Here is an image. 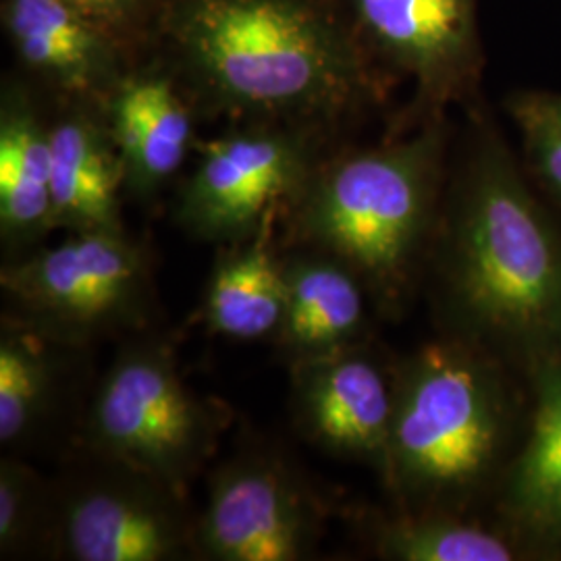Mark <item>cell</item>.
<instances>
[{"mask_svg": "<svg viewBox=\"0 0 561 561\" xmlns=\"http://www.w3.org/2000/svg\"><path fill=\"white\" fill-rule=\"evenodd\" d=\"M291 414L306 442L322 451L387 472L393 419V366L362 341L317 358L296 362Z\"/></svg>", "mask_w": 561, "mask_h": 561, "instance_id": "cell-12", "label": "cell"}, {"mask_svg": "<svg viewBox=\"0 0 561 561\" xmlns=\"http://www.w3.org/2000/svg\"><path fill=\"white\" fill-rule=\"evenodd\" d=\"M90 347L53 340L2 314L0 449L7 456L69 454L80 442L92 382Z\"/></svg>", "mask_w": 561, "mask_h": 561, "instance_id": "cell-11", "label": "cell"}, {"mask_svg": "<svg viewBox=\"0 0 561 561\" xmlns=\"http://www.w3.org/2000/svg\"><path fill=\"white\" fill-rule=\"evenodd\" d=\"M507 366L439 335L393 364L385 486L398 512L466 516L502 482L516 431Z\"/></svg>", "mask_w": 561, "mask_h": 561, "instance_id": "cell-4", "label": "cell"}, {"mask_svg": "<svg viewBox=\"0 0 561 561\" xmlns=\"http://www.w3.org/2000/svg\"><path fill=\"white\" fill-rule=\"evenodd\" d=\"M101 108L119 152L125 196L157 201L198 146L196 106L169 65L148 50L123 71Z\"/></svg>", "mask_w": 561, "mask_h": 561, "instance_id": "cell-14", "label": "cell"}, {"mask_svg": "<svg viewBox=\"0 0 561 561\" xmlns=\"http://www.w3.org/2000/svg\"><path fill=\"white\" fill-rule=\"evenodd\" d=\"M335 134L285 123H236L198 141V161L173 202V222L202 243L250 240L279 225Z\"/></svg>", "mask_w": 561, "mask_h": 561, "instance_id": "cell-7", "label": "cell"}, {"mask_svg": "<svg viewBox=\"0 0 561 561\" xmlns=\"http://www.w3.org/2000/svg\"><path fill=\"white\" fill-rule=\"evenodd\" d=\"M507 111L533 178L561 206V94L518 92L510 96Z\"/></svg>", "mask_w": 561, "mask_h": 561, "instance_id": "cell-22", "label": "cell"}, {"mask_svg": "<svg viewBox=\"0 0 561 561\" xmlns=\"http://www.w3.org/2000/svg\"><path fill=\"white\" fill-rule=\"evenodd\" d=\"M285 317L273 340L287 366L368 341L373 306L356 273L312 248H280Z\"/></svg>", "mask_w": 561, "mask_h": 561, "instance_id": "cell-18", "label": "cell"}, {"mask_svg": "<svg viewBox=\"0 0 561 561\" xmlns=\"http://www.w3.org/2000/svg\"><path fill=\"white\" fill-rule=\"evenodd\" d=\"M424 280L443 335L526 375L560 354V227L491 129L447 178Z\"/></svg>", "mask_w": 561, "mask_h": 561, "instance_id": "cell-2", "label": "cell"}, {"mask_svg": "<svg viewBox=\"0 0 561 561\" xmlns=\"http://www.w3.org/2000/svg\"><path fill=\"white\" fill-rule=\"evenodd\" d=\"M366 59L387 80L414 81L401 131L445 119L481 78L479 0H331Z\"/></svg>", "mask_w": 561, "mask_h": 561, "instance_id": "cell-9", "label": "cell"}, {"mask_svg": "<svg viewBox=\"0 0 561 561\" xmlns=\"http://www.w3.org/2000/svg\"><path fill=\"white\" fill-rule=\"evenodd\" d=\"M55 479L48 558L183 561L198 556V512L185 491L125 461L76 447Z\"/></svg>", "mask_w": 561, "mask_h": 561, "instance_id": "cell-8", "label": "cell"}, {"mask_svg": "<svg viewBox=\"0 0 561 561\" xmlns=\"http://www.w3.org/2000/svg\"><path fill=\"white\" fill-rule=\"evenodd\" d=\"M57 484L30 460L0 456V560L48 558Z\"/></svg>", "mask_w": 561, "mask_h": 561, "instance_id": "cell-21", "label": "cell"}, {"mask_svg": "<svg viewBox=\"0 0 561 561\" xmlns=\"http://www.w3.org/2000/svg\"><path fill=\"white\" fill-rule=\"evenodd\" d=\"M50 101L21 73L0 83V254L21 261L46 245L53 222Z\"/></svg>", "mask_w": 561, "mask_h": 561, "instance_id": "cell-15", "label": "cell"}, {"mask_svg": "<svg viewBox=\"0 0 561 561\" xmlns=\"http://www.w3.org/2000/svg\"><path fill=\"white\" fill-rule=\"evenodd\" d=\"M196 535L201 560H310L324 535V505L280 451L240 445L210 472Z\"/></svg>", "mask_w": 561, "mask_h": 561, "instance_id": "cell-10", "label": "cell"}, {"mask_svg": "<svg viewBox=\"0 0 561 561\" xmlns=\"http://www.w3.org/2000/svg\"><path fill=\"white\" fill-rule=\"evenodd\" d=\"M50 150L55 231H125V173L101 104L50 101Z\"/></svg>", "mask_w": 561, "mask_h": 561, "instance_id": "cell-16", "label": "cell"}, {"mask_svg": "<svg viewBox=\"0 0 561 561\" xmlns=\"http://www.w3.org/2000/svg\"><path fill=\"white\" fill-rule=\"evenodd\" d=\"M370 535L375 553L391 561H514L522 551L516 539L447 512H398Z\"/></svg>", "mask_w": 561, "mask_h": 561, "instance_id": "cell-20", "label": "cell"}, {"mask_svg": "<svg viewBox=\"0 0 561 561\" xmlns=\"http://www.w3.org/2000/svg\"><path fill=\"white\" fill-rule=\"evenodd\" d=\"M285 300L279 225H271L250 240L219 245L202 321L225 340L273 341L285 317Z\"/></svg>", "mask_w": 561, "mask_h": 561, "instance_id": "cell-19", "label": "cell"}, {"mask_svg": "<svg viewBox=\"0 0 561 561\" xmlns=\"http://www.w3.org/2000/svg\"><path fill=\"white\" fill-rule=\"evenodd\" d=\"M445 119L368 148H329L279 222L280 248L350 266L385 319L422 285L447 183Z\"/></svg>", "mask_w": 561, "mask_h": 561, "instance_id": "cell-3", "label": "cell"}, {"mask_svg": "<svg viewBox=\"0 0 561 561\" xmlns=\"http://www.w3.org/2000/svg\"><path fill=\"white\" fill-rule=\"evenodd\" d=\"M0 23L21 76L50 101L102 104L140 59L69 0H0Z\"/></svg>", "mask_w": 561, "mask_h": 561, "instance_id": "cell-13", "label": "cell"}, {"mask_svg": "<svg viewBox=\"0 0 561 561\" xmlns=\"http://www.w3.org/2000/svg\"><path fill=\"white\" fill-rule=\"evenodd\" d=\"M150 53L202 121L231 125L337 134L385 85L331 0H164Z\"/></svg>", "mask_w": 561, "mask_h": 561, "instance_id": "cell-1", "label": "cell"}, {"mask_svg": "<svg viewBox=\"0 0 561 561\" xmlns=\"http://www.w3.org/2000/svg\"><path fill=\"white\" fill-rule=\"evenodd\" d=\"M229 424L222 401L202 398L183 381L173 347L154 327L121 340L92 389L76 447L187 491Z\"/></svg>", "mask_w": 561, "mask_h": 561, "instance_id": "cell-5", "label": "cell"}, {"mask_svg": "<svg viewBox=\"0 0 561 561\" xmlns=\"http://www.w3.org/2000/svg\"><path fill=\"white\" fill-rule=\"evenodd\" d=\"M2 314L53 340L94 347L154 329L150 250L125 231L65 233L57 245L0 266Z\"/></svg>", "mask_w": 561, "mask_h": 561, "instance_id": "cell-6", "label": "cell"}, {"mask_svg": "<svg viewBox=\"0 0 561 561\" xmlns=\"http://www.w3.org/2000/svg\"><path fill=\"white\" fill-rule=\"evenodd\" d=\"M533 412L520 449L500 482L512 537L539 553H561V352L530 375Z\"/></svg>", "mask_w": 561, "mask_h": 561, "instance_id": "cell-17", "label": "cell"}, {"mask_svg": "<svg viewBox=\"0 0 561 561\" xmlns=\"http://www.w3.org/2000/svg\"><path fill=\"white\" fill-rule=\"evenodd\" d=\"M81 13L101 23L134 55H146L152 46L164 0H69Z\"/></svg>", "mask_w": 561, "mask_h": 561, "instance_id": "cell-23", "label": "cell"}]
</instances>
